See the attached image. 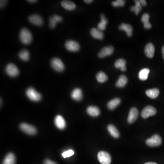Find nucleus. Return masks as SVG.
<instances>
[{"mask_svg":"<svg viewBox=\"0 0 164 164\" xmlns=\"http://www.w3.org/2000/svg\"><path fill=\"white\" fill-rule=\"evenodd\" d=\"M108 130L109 134L114 138H118L120 137V133L117 128L113 125H109L108 126Z\"/></svg>","mask_w":164,"mask_h":164,"instance_id":"5701e85b","label":"nucleus"},{"mask_svg":"<svg viewBox=\"0 0 164 164\" xmlns=\"http://www.w3.org/2000/svg\"><path fill=\"white\" fill-rule=\"evenodd\" d=\"M155 48L152 43H148L144 48V53L149 58H152L154 56Z\"/></svg>","mask_w":164,"mask_h":164,"instance_id":"ddd939ff","label":"nucleus"},{"mask_svg":"<svg viewBox=\"0 0 164 164\" xmlns=\"http://www.w3.org/2000/svg\"><path fill=\"white\" fill-rule=\"evenodd\" d=\"M71 96L73 99L79 101L83 98V93L80 89L76 88L72 91Z\"/></svg>","mask_w":164,"mask_h":164,"instance_id":"dca6fc26","label":"nucleus"},{"mask_svg":"<svg viewBox=\"0 0 164 164\" xmlns=\"http://www.w3.org/2000/svg\"><path fill=\"white\" fill-rule=\"evenodd\" d=\"M149 71L150 70L148 68H144L141 69L138 73V76L140 79L142 81L147 80L148 78Z\"/></svg>","mask_w":164,"mask_h":164,"instance_id":"cd10ccee","label":"nucleus"},{"mask_svg":"<svg viewBox=\"0 0 164 164\" xmlns=\"http://www.w3.org/2000/svg\"><path fill=\"white\" fill-rule=\"evenodd\" d=\"M65 47L69 51L76 52L79 50L80 45L77 42L73 40L67 41L65 43Z\"/></svg>","mask_w":164,"mask_h":164,"instance_id":"1a4fd4ad","label":"nucleus"},{"mask_svg":"<svg viewBox=\"0 0 164 164\" xmlns=\"http://www.w3.org/2000/svg\"><path fill=\"white\" fill-rule=\"evenodd\" d=\"M100 18H101V21L98 25L97 29L102 31L106 29V25L108 24V21H107V19L106 18L104 14H102L101 15Z\"/></svg>","mask_w":164,"mask_h":164,"instance_id":"c85d7f7f","label":"nucleus"},{"mask_svg":"<svg viewBox=\"0 0 164 164\" xmlns=\"http://www.w3.org/2000/svg\"><path fill=\"white\" fill-rule=\"evenodd\" d=\"M138 114V109L135 107L132 108L129 112V115L127 119L128 123L130 124L134 123L136 120Z\"/></svg>","mask_w":164,"mask_h":164,"instance_id":"f8f14e48","label":"nucleus"},{"mask_svg":"<svg viewBox=\"0 0 164 164\" xmlns=\"http://www.w3.org/2000/svg\"><path fill=\"white\" fill-rule=\"evenodd\" d=\"M19 38L22 43L24 44L28 45L32 41L33 36L29 30L26 28H23L20 31Z\"/></svg>","mask_w":164,"mask_h":164,"instance_id":"f257e3e1","label":"nucleus"},{"mask_svg":"<svg viewBox=\"0 0 164 164\" xmlns=\"http://www.w3.org/2000/svg\"><path fill=\"white\" fill-rule=\"evenodd\" d=\"M125 65V60L122 58L118 59L114 63V66L115 68L120 69V70L122 71H125L126 70Z\"/></svg>","mask_w":164,"mask_h":164,"instance_id":"bb28decb","label":"nucleus"},{"mask_svg":"<svg viewBox=\"0 0 164 164\" xmlns=\"http://www.w3.org/2000/svg\"><path fill=\"white\" fill-rule=\"evenodd\" d=\"M144 164H157V163H155V162H147V163H145Z\"/></svg>","mask_w":164,"mask_h":164,"instance_id":"ea45409f","label":"nucleus"},{"mask_svg":"<svg viewBox=\"0 0 164 164\" xmlns=\"http://www.w3.org/2000/svg\"><path fill=\"white\" fill-rule=\"evenodd\" d=\"M162 142V139L159 135H154L146 141V144L150 147H156L160 146Z\"/></svg>","mask_w":164,"mask_h":164,"instance_id":"7ed1b4c3","label":"nucleus"},{"mask_svg":"<svg viewBox=\"0 0 164 164\" xmlns=\"http://www.w3.org/2000/svg\"><path fill=\"white\" fill-rule=\"evenodd\" d=\"M114 50V47L111 46L103 47L100 51V52L98 53V57L100 58H104L107 56H110L113 54Z\"/></svg>","mask_w":164,"mask_h":164,"instance_id":"9b49d317","label":"nucleus"},{"mask_svg":"<svg viewBox=\"0 0 164 164\" xmlns=\"http://www.w3.org/2000/svg\"><path fill=\"white\" fill-rule=\"evenodd\" d=\"M120 103H121V100L120 98H114L109 102L107 104V107L109 109H110V110H114L118 105H120Z\"/></svg>","mask_w":164,"mask_h":164,"instance_id":"412c9836","label":"nucleus"},{"mask_svg":"<svg viewBox=\"0 0 164 164\" xmlns=\"http://www.w3.org/2000/svg\"><path fill=\"white\" fill-rule=\"evenodd\" d=\"M16 163V157L13 153H10L6 155L3 160L2 164H15Z\"/></svg>","mask_w":164,"mask_h":164,"instance_id":"b1692460","label":"nucleus"},{"mask_svg":"<svg viewBox=\"0 0 164 164\" xmlns=\"http://www.w3.org/2000/svg\"><path fill=\"white\" fill-rule=\"evenodd\" d=\"M98 158L101 164H110L111 163V156L106 151L99 152L98 154Z\"/></svg>","mask_w":164,"mask_h":164,"instance_id":"20e7f679","label":"nucleus"},{"mask_svg":"<svg viewBox=\"0 0 164 164\" xmlns=\"http://www.w3.org/2000/svg\"><path fill=\"white\" fill-rule=\"evenodd\" d=\"M125 1L124 0H117L112 2V6L114 7H122L125 6Z\"/></svg>","mask_w":164,"mask_h":164,"instance_id":"473e14b6","label":"nucleus"},{"mask_svg":"<svg viewBox=\"0 0 164 164\" xmlns=\"http://www.w3.org/2000/svg\"><path fill=\"white\" fill-rule=\"evenodd\" d=\"M87 112L89 115L93 117H96L100 114V110L98 107L90 106L87 107Z\"/></svg>","mask_w":164,"mask_h":164,"instance_id":"a211bd4d","label":"nucleus"},{"mask_svg":"<svg viewBox=\"0 0 164 164\" xmlns=\"http://www.w3.org/2000/svg\"><path fill=\"white\" fill-rule=\"evenodd\" d=\"M96 79L99 83H103L108 79V77L104 72L100 71L97 74Z\"/></svg>","mask_w":164,"mask_h":164,"instance_id":"7c9ffc66","label":"nucleus"},{"mask_svg":"<svg viewBox=\"0 0 164 164\" xmlns=\"http://www.w3.org/2000/svg\"><path fill=\"white\" fill-rule=\"evenodd\" d=\"M19 57L23 61H28L30 58L29 52L26 49H23L19 53Z\"/></svg>","mask_w":164,"mask_h":164,"instance_id":"c756f323","label":"nucleus"},{"mask_svg":"<svg viewBox=\"0 0 164 164\" xmlns=\"http://www.w3.org/2000/svg\"><path fill=\"white\" fill-rule=\"evenodd\" d=\"M127 82H128V79L126 76H125V75H121L120 76L118 81L116 83V87H124L127 84Z\"/></svg>","mask_w":164,"mask_h":164,"instance_id":"393cba45","label":"nucleus"},{"mask_svg":"<svg viewBox=\"0 0 164 164\" xmlns=\"http://www.w3.org/2000/svg\"><path fill=\"white\" fill-rule=\"evenodd\" d=\"M140 1V3H141V5L142 6L145 7V6H147V1H145V0H140V1Z\"/></svg>","mask_w":164,"mask_h":164,"instance_id":"c9c22d12","label":"nucleus"},{"mask_svg":"<svg viewBox=\"0 0 164 164\" xmlns=\"http://www.w3.org/2000/svg\"><path fill=\"white\" fill-rule=\"evenodd\" d=\"M61 5L64 9L69 11H72L76 8L75 4L70 1H63L61 2Z\"/></svg>","mask_w":164,"mask_h":164,"instance_id":"aec40b11","label":"nucleus"},{"mask_svg":"<svg viewBox=\"0 0 164 164\" xmlns=\"http://www.w3.org/2000/svg\"><path fill=\"white\" fill-rule=\"evenodd\" d=\"M51 64L52 69L56 71L62 72L64 70V65L61 59L55 58L51 60Z\"/></svg>","mask_w":164,"mask_h":164,"instance_id":"423d86ee","label":"nucleus"},{"mask_svg":"<svg viewBox=\"0 0 164 164\" xmlns=\"http://www.w3.org/2000/svg\"><path fill=\"white\" fill-rule=\"evenodd\" d=\"M28 20L31 23L36 26H41L43 23L42 17L40 15L37 14H34L29 16Z\"/></svg>","mask_w":164,"mask_h":164,"instance_id":"9d476101","label":"nucleus"},{"mask_svg":"<svg viewBox=\"0 0 164 164\" xmlns=\"http://www.w3.org/2000/svg\"><path fill=\"white\" fill-rule=\"evenodd\" d=\"M149 15L148 13H144L142 16L141 20L144 24V28L146 29H149L152 27L151 24L149 22Z\"/></svg>","mask_w":164,"mask_h":164,"instance_id":"4be33fe9","label":"nucleus"},{"mask_svg":"<svg viewBox=\"0 0 164 164\" xmlns=\"http://www.w3.org/2000/svg\"><path fill=\"white\" fill-rule=\"evenodd\" d=\"M26 94L29 99L33 101H39L42 98L40 93L36 92L33 87L28 88L26 90Z\"/></svg>","mask_w":164,"mask_h":164,"instance_id":"f03ea898","label":"nucleus"},{"mask_svg":"<svg viewBox=\"0 0 164 164\" xmlns=\"http://www.w3.org/2000/svg\"><path fill=\"white\" fill-rule=\"evenodd\" d=\"M156 109L155 107L149 105L145 107L141 112L142 117L144 119H147L150 116H154L156 114Z\"/></svg>","mask_w":164,"mask_h":164,"instance_id":"0eeeda50","label":"nucleus"},{"mask_svg":"<svg viewBox=\"0 0 164 164\" xmlns=\"http://www.w3.org/2000/svg\"><path fill=\"white\" fill-rule=\"evenodd\" d=\"M54 124L56 127L60 130H63L66 127V122L64 118L61 115H58L55 117Z\"/></svg>","mask_w":164,"mask_h":164,"instance_id":"4468645a","label":"nucleus"},{"mask_svg":"<svg viewBox=\"0 0 164 164\" xmlns=\"http://www.w3.org/2000/svg\"><path fill=\"white\" fill-rule=\"evenodd\" d=\"M84 1L87 3H90L93 1L92 0H85V1Z\"/></svg>","mask_w":164,"mask_h":164,"instance_id":"4c0bfd02","label":"nucleus"},{"mask_svg":"<svg viewBox=\"0 0 164 164\" xmlns=\"http://www.w3.org/2000/svg\"><path fill=\"white\" fill-rule=\"evenodd\" d=\"M74 150H72V149H69V150L64 151L62 153V155L63 157L67 158V157H70V156H72L73 155H74Z\"/></svg>","mask_w":164,"mask_h":164,"instance_id":"72a5a7b5","label":"nucleus"},{"mask_svg":"<svg viewBox=\"0 0 164 164\" xmlns=\"http://www.w3.org/2000/svg\"><path fill=\"white\" fill-rule=\"evenodd\" d=\"M20 128L25 133L28 135H34L36 134V130L35 127L31 125L26 123H22L20 125Z\"/></svg>","mask_w":164,"mask_h":164,"instance_id":"6e6552de","label":"nucleus"},{"mask_svg":"<svg viewBox=\"0 0 164 164\" xmlns=\"http://www.w3.org/2000/svg\"><path fill=\"white\" fill-rule=\"evenodd\" d=\"M6 2V1H1V7H3V6H5Z\"/></svg>","mask_w":164,"mask_h":164,"instance_id":"e433bc0d","label":"nucleus"},{"mask_svg":"<svg viewBox=\"0 0 164 164\" xmlns=\"http://www.w3.org/2000/svg\"><path fill=\"white\" fill-rule=\"evenodd\" d=\"M28 1L29 2H36V1Z\"/></svg>","mask_w":164,"mask_h":164,"instance_id":"a19ab883","label":"nucleus"},{"mask_svg":"<svg viewBox=\"0 0 164 164\" xmlns=\"http://www.w3.org/2000/svg\"><path fill=\"white\" fill-rule=\"evenodd\" d=\"M63 18L61 16L54 15L49 18V27L52 28H53L56 27L58 23L62 22Z\"/></svg>","mask_w":164,"mask_h":164,"instance_id":"f3484780","label":"nucleus"},{"mask_svg":"<svg viewBox=\"0 0 164 164\" xmlns=\"http://www.w3.org/2000/svg\"><path fill=\"white\" fill-rule=\"evenodd\" d=\"M90 34L92 36L94 39L102 40L104 38V34L101 31L95 28H93L90 31Z\"/></svg>","mask_w":164,"mask_h":164,"instance_id":"6ab92c4d","label":"nucleus"},{"mask_svg":"<svg viewBox=\"0 0 164 164\" xmlns=\"http://www.w3.org/2000/svg\"><path fill=\"white\" fill-rule=\"evenodd\" d=\"M6 73L12 77H17L19 74V70L16 65L13 63H9L6 66L5 69Z\"/></svg>","mask_w":164,"mask_h":164,"instance_id":"39448f33","label":"nucleus"},{"mask_svg":"<svg viewBox=\"0 0 164 164\" xmlns=\"http://www.w3.org/2000/svg\"><path fill=\"white\" fill-rule=\"evenodd\" d=\"M119 29L120 30L125 31L127 34V36L129 37H131L132 35L133 32V28L129 24H125V23H122L119 26Z\"/></svg>","mask_w":164,"mask_h":164,"instance_id":"2eb2a0df","label":"nucleus"},{"mask_svg":"<svg viewBox=\"0 0 164 164\" xmlns=\"http://www.w3.org/2000/svg\"><path fill=\"white\" fill-rule=\"evenodd\" d=\"M161 52H162V55H163V58L164 59V46H163L162 47Z\"/></svg>","mask_w":164,"mask_h":164,"instance_id":"58836bf2","label":"nucleus"},{"mask_svg":"<svg viewBox=\"0 0 164 164\" xmlns=\"http://www.w3.org/2000/svg\"><path fill=\"white\" fill-rule=\"evenodd\" d=\"M146 94L149 97L151 98H156L159 95V90L156 88L150 89L146 91Z\"/></svg>","mask_w":164,"mask_h":164,"instance_id":"a878e982","label":"nucleus"},{"mask_svg":"<svg viewBox=\"0 0 164 164\" xmlns=\"http://www.w3.org/2000/svg\"><path fill=\"white\" fill-rule=\"evenodd\" d=\"M44 164H57L56 162L52 161L50 160L46 159L44 161Z\"/></svg>","mask_w":164,"mask_h":164,"instance_id":"f704fd0d","label":"nucleus"},{"mask_svg":"<svg viewBox=\"0 0 164 164\" xmlns=\"http://www.w3.org/2000/svg\"><path fill=\"white\" fill-rule=\"evenodd\" d=\"M135 6H132L130 8V10L134 12L136 15H138V13L141 11L142 6L139 1H135Z\"/></svg>","mask_w":164,"mask_h":164,"instance_id":"2f4dec72","label":"nucleus"}]
</instances>
